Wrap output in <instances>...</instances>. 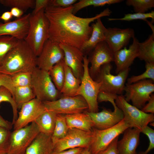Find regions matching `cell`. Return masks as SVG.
Instances as JSON below:
<instances>
[{
    "instance_id": "6da1fadb",
    "label": "cell",
    "mask_w": 154,
    "mask_h": 154,
    "mask_svg": "<svg viewBox=\"0 0 154 154\" xmlns=\"http://www.w3.org/2000/svg\"><path fill=\"white\" fill-rule=\"evenodd\" d=\"M73 5L65 7L48 6L44 10L49 23V39L59 44L71 46L81 49L90 37L91 23L99 18L109 16L112 13L106 8L95 16L82 18L72 13Z\"/></svg>"
},
{
    "instance_id": "7a4b0ae2",
    "label": "cell",
    "mask_w": 154,
    "mask_h": 154,
    "mask_svg": "<svg viewBox=\"0 0 154 154\" xmlns=\"http://www.w3.org/2000/svg\"><path fill=\"white\" fill-rule=\"evenodd\" d=\"M37 56L24 40L7 54L0 66V73L10 76L21 72H32L37 66Z\"/></svg>"
},
{
    "instance_id": "3957f363",
    "label": "cell",
    "mask_w": 154,
    "mask_h": 154,
    "mask_svg": "<svg viewBox=\"0 0 154 154\" xmlns=\"http://www.w3.org/2000/svg\"><path fill=\"white\" fill-rule=\"evenodd\" d=\"M44 10L31 14L28 31L24 39L37 57L49 38V23Z\"/></svg>"
},
{
    "instance_id": "277c9868",
    "label": "cell",
    "mask_w": 154,
    "mask_h": 154,
    "mask_svg": "<svg viewBox=\"0 0 154 154\" xmlns=\"http://www.w3.org/2000/svg\"><path fill=\"white\" fill-rule=\"evenodd\" d=\"M31 86L36 98L42 102L54 101L62 96L52 82L48 71L37 67L32 72Z\"/></svg>"
},
{
    "instance_id": "5b68a950",
    "label": "cell",
    "mask_w": 154,
    "mask_h": 154,
    "mask_svg": "<svg viewBox=\"0 0 154 154\" xmlns=\"http://www.w3.org/2000/svg\"><path fill=\"white\" fill-rule=\"evenodd\" d=\"M112 68L110 63L104 64L94 80L101 82L100 91L120 95L123 91L130 69L129 68L114 75L111 73Z\"/></svg>"
},
{
    "instance_id": "8992f818",
    "label": "cell",
    "mask_w": 154,
    "mask_h": 154,
    "mask_svg": "<svg viewBox=\"0 0 154 154\" xmlns=\"http://www.w3.org/2000/svg\"><path fill=\"white\" fill-rule=\"evenodd\" d=\"M115 102L122 111L123 119L129 127L137 129L141 132L149 123L154 122V114L145 113L129 104L122 94L117 96Z\"/></svg>"
},
{
    "instance_id": "52a82bcc",
    "label": "cell",
    "mask_w": 154,
    "mask_h": 154,
    "mask_svg": "<svg viewBox=\"0 0 154 154\" xmlns=\"http://www.w3.org/2000/svg\"><path fill=\"white\" fill-rule=\"evenodd\" d=\"M83 63L84 74L76 96H81L86 101L88 107V111L98 112L99 109L97 96L102 83L95 81L90 76L89 72V62L86 55L84 56Z\"/></svg>"
},
{
    "instance_id": "ba28073f",
    "label": "cell",
    "mask_w": 154,
    "mask_h": 154,
    "mask_svg": "<svg viewBox=\"0 0 154 154\" xmlns=\"http://www.w3.org/2000/svg\"><path fill=\"white\" fill-rule=\"evenodd\" d=\"M154 82L151 80L146 79L131 84L127 83L123 90L125 99L128 102L131 101L133 106L141 110L154 92Z\"/></svg>"
},
{
    "instance_id": "9c48e42d",
    "label": "cell",
    "mask_w": 154,
    "mask_h": 154,
    "mask_svg": "<svg viewBox=\"0 0 154 154\" xmlns=\"http://www.w3.org/2000/svg\"><path fill=\"white\" fill-rule=\"evenodd\" d=\"M46 110L56 114H69L82 112L88 109V104L81 96H63L53 101L42 102Z\"/></svg>"
},
{
    "instance_id": "30bf717a",
    "label": "cell",
    "mask_w": 154,
    "mask_h": 154,
    "mask_svg": "<svg viewBox=\"0 0 154 154\" xmlns=\"http://www.w3.org/2000/svg\"><path fill=\"white\" fill-rule=\"evenodd\" d=\"M34 122L11 132L7 154H25L27 149L40 133Z\"/></svg>"
},
{
    "instance_id": "8fae6325",
    "label": "cell",
    "mask_w": 154,
    "mask_h": 154,
    "mask_svg": "<svg viewBox=\"0 0 154 154\" xmlns=\"http://www.w3.org/2000/svg\"><path fill=\"white\" fill-rule=\"evenodd\" d=\"M129 127L123 119L115 125L107 129L100 130L93 128V136L89 147L91 153L96 154L105 149L115 138Z\"/></svg>"
},
{
    "instance_id": "7c38bea8",
    "label": "cell",
    "mask_w": 154,
    "mask_h": 154,
    "mask_svg": "<svg viewBox=\"0 0 154 154\" xmlns=\"http://www.w3.org/2000/svg\"><path fill=\"white\" fill-rule=\"evenodd\" d=\"M93 135L92 129L87 131L75 128L69 129L66 135L54 144L53 151H60L79 147H89Z\"/></svg>"
},
{
    "instance_id": "4fadbf2b",
    "label": "cell",
    "mask_w": 154,
    "mask_h": 154,
    "mask_svg": "<svg viewBox=\"0 0 154 154\" xmlns=\"http://www.w3.org/2000/svg\"><path fill=\"white\" fill-rule=\"evenodd\" d=\"M64 52L59 44L48 39L36 59L37 66L48 71L55 64L64 60Z\"/></svg>"
},
{
    "instance_id": "5bb4252c",
    "label": "cell",
    "mask_w": 154,
    "mask_h": 154,
    "mask_svg": "<svg viewBox=\"0 0 154 154\" xmlns=\"http://www.w3.org/2000/svg\"><path fill=\"white\" fill-rule=\"evenodd\" d=\"M89 54L88 59L91 64L89 72L94 80L102 66L113 62L114 52L104 40L98 43Z\"/></svg>"
},
{
    "instance_id": "9a60e30c",
    "label": "cell",
    "mask_w": 154,
    "mask_h": 154,
    "mask_svg": "<svg viewBox=\"0 0 154 154\" xmlns=\"http://www.w3.org/2000/svg\"><path fill=\"white\" fill-rule=\"evenodd\" d=\"M13 124L14 130L25 127L34 122L45 110L43 102L35 98L23 104Z\"/></svg>"
},
{
    "instance_id": "2e32d148",
    "label": "cell",
    "mask_w": 154,
    "mask_h": 154,
    "mask_svg": "<svg viewBox=\"0 0 154 154\" xmlns=\"http://www.w3.org/2000/svg\"><path fill=\"white\" fill-rule=\"evenodd\" d=\"M86 112L93 123L94 128L102 130L111 128L123 119V112L118 108L114 109L113 111L110 109L104 108L100 112Z\"/></svg>"
},
{
    "instance_id": "e0dca14e",
    "label": "cell",
    "mask_w": 154,
    "mask_h": 154,
    "mask_svg": "<svg viewBox=\"0 0 154 154\" xmlns=\"http://www.w3.org/2000/svg\"><path fill=\"white\" fill-rule=\"evenodd\" d=\"M134 37L135 31L132 28L109 27L105 32L104 41L114 52L126 47Z\"/></svg>"
},
{
    "instance_id": "ac0fdd59",
    "label": "cell",
    "mask_w": 154,
    "mask_h": 154,
    "mask_svg": "<svg viewBox=\"0 0 154 154\" xmlns=\"http://www.w3.org/2000/svg\"><path fill=\"white\" fill-rule=\"evenodd\" d=\"M31 15L28 13L7 23L0 22V37L9 36L18 40H24L28 31Z\"/></svg>"
},
{
    "instance_id": "d6986e66",
    "label": "cell",
    "mask_w": 154,
    "mask_h": 154,
    "mask_svg": "<svg viewBox=\"0 0 154 154\" xmlns=\"http://www.w3.org/2000/svg\"><path fill=\"white\" fill-rule=\"evenodd\" d=\"M133 39V42L128 48L125 47L114 52L113 62L116 66V74L129 68L138 56L139 42L135 37Z\"/></svg>"
},
{
    "instance_id": "ffe728a7",
    "label": "cell",
    "mask_w": 154,
    "mask_h": 154,
    "mask_svg": "<svg viewBox=\"0 0 154 154\" xmlns=\"http://www.w3.org/2000/svg\"><path fill=\"white\" fill-rule=\"evenodd\" d=\"M64 53V60L74 75L81 79L83 75L84 54L80 49L69 45L59 44Z\"/></svg>"
},
{
    "instance_id": "44dd1931",
    "label": "cell",
    "mask_w": 154,
    "mask_h": 154,
    "mask_svg": "<svg viewBox=\"0 0 154 154\" xmlns=\"http://www.w3.org/2000/svg\"><path fill=\"white\" fill-rule=\"evenodd\" d=\"M141 133L136 128L126 129L123 133L122 139L117 142L119 154H137L136 151L139 144Z\"/></svg>"
},
{
    "instance_id": "7402d4cb",
    "label": "cell",
    "mask_w": 154,
    "mask_h": 154,
    "mask_svg": "<svg viewBox=\"0 0 154 154\" xmlns=\"http://www.w3.org/2000/svg\"><path fill=\"white\" fill-rule=\"evenodd\" d=\"M91 26L92 28L91 36L80 49L84 55H87L98 43L105 40V33L106 28L103 24L101 18L97 19Z\"/></svg>"
},
{
    "instance_id": "603a6c76",
    "label": "cell",
    "mask_w": 154,
    "mask_h": 154,
    "mask_svg": "<svg viewBox=\"0 0 154 154\" xmlns=\"http://www.w3.org/2000/svg\"><path fill=\"white\" fill-rule=\"evenodd\" d=\"M51 136L40 132L27 148L25 154H50L54 145Z\"/></svg>"
},
{
    "instance_id": "cb8c5ba5",
    "label": "cell",
    "mask_w": 154,
    "mask_h": 154,
    "mask_svg": "<svg viewBox=\"0 0 154 154\" xmlns=\"http://www.w3.org/2000/svg\"><path fill=\"white\" fill-rule=\"evenodd\" d=\"M69 129L75 128L90 131L94 127L93 123L86 111L84 112L65 115Z\"/></svg>"
},
{
    "instance_id": "d4e9b609",
    "label": "cell",
    "mask_w": 154,
    "mask_h": 154,
    "mask_svg": "<svg viewBox=\"0 0 154 154\" xmlns=\"http://www.w3.org/2000/svg\"><path fill=\"white\" fill-rule=\"evenodd\" d=\"M65 78L62 88L60 91L63 96L73 97L76 96L81 83V79L77 78L71 69L64 61Z\"/></svg>"
},
{
    "instance_id": "484cf974",
    "label": "cell",
    "mask_w": 154,
    "mask_h": 154,
    "mask_svg": "<svg viewBox=\"0 0 154 154\" xmlns=\"http://www.w3.org/2000/svg\"><path fill=\"white\" fill-rule=\"evenodd\" d=\"M57 114L45 110L35 120L40 132L48 135H51L54 128Z\"/></svg>"
},
{
    "instance_id": "4316f807",
    "label": "cell",
    "mask_w": 154,
    "mask_h": 154,
    "mask_svg": "<svg viewBox=\"0 0 154 154\" xmlns=\"http://www.w3.org/2000/svg\"><path fill=\"white\" fill-rule=\"evenodd\" d=\"M145 41L139 43L137 58L145 63H154V31Z\"/></svg>"
},
{
    "instance_id": "83f0119b",
    "label": "cell",
    "mask_w": 154,
    "mask_h": 154,
    "mask_svg": "<svg viewBox=\"0 0 154 154\" xmlns=\"http://www.w3.org/2000/svg\"><path fill=\"white\" fill-rule=\"evenodd\" d=\"M13 98L19 108L36 96L32 87L25 86L15 87Z\"/></svg>"
},
{
    "instance_id": "f1b7e54d",
    "label": "cell",
    "mask_w": 154,
    "mask_h": 154,
    "mask_svg": "<svg viewBox=\"0 0 154 154\" xmlns=\"http://www.w3.org/2000/svg\"><path fill=\"white\" fill-rule=\"evenodd\" d=\"M64 60L55 64L48 71L49 75L56 88L60 92L65 78Z\"/></svg>"
},
{
    "instance_id": "f546056e",
    "label": "cell",
    "mask_w": 154,
    "mask_h": 154,
    "mask_svg": "<svg viewBox=\"0 0 154 154\" xmlns=\"http://www.w3.org/2000/svg\"><path fill=\"white\" fill-rule=\"evenodd\" d=\"M68 129L65 115L57 114L54 128L51 136L54 145L66 135Z\"/></svg>"
},
{
    "instance_id": "4dcf8cb0",
    "label": "cell",
    "mask_w": 154,
    "mask_h": 154,
    "mask_svg": "<svg viewBox=\"0 0 154 154\" xmlns=\"http://www.w3.org/2000/svg\"><path fill=\"white\" fill-rule=\"evenodd\" d=\"M122 0H80L73 5L72 13L75 14L81 9L90 6H103L120 3Z\"/></svg>"
},
{
    "instance_id": "1f68e13d",
    "label": "cell",
    "mask_w": 154,
    "mask_h": 154,
    "mask_svg": "<svg viewBox=\"0 0 154 154\" xmlns=\"http://www.w3.org/2000/svg\"><path fill=\"white\" fill-rule=\"evenodd\" d=\"M19 40L9 36L0 37V66L7 54L16 45Z\"/></svg>"
},
{
    "instance_id": "d6a6232c",
    "label": "cell",
    "mask_w": 154,
    "mask_h": 154,
    "mask_svg": "<svg viewBox=\"0 0 154 154\" xmlns=\"http://www.w3.org/2000/svg\"><path fill=\"white\" fill-rule=\"evenodd\" d=\"M3 102H8L11 105L13 112L12 123L13 125L18 117V108L12 93L8 89L4 86L0 87V103Z\"/></svg>"
},
{
    "instance_id": "836d02e7",
    "label": "cell",
    "mask_w": 154,
    "mask_h": 154,
    "mask_svg": "<svg viewBox=\"0 0 154 154\" xmlns=\"http://www.w3.org/2000/svg\"><path fill=\"white\" fill-rule=\"evenodd\" d=\"M125 3L132 6L135 13H146L154 7V0H127Z\"/></svg>"
},
{
    "instance_id": "e575fe53",
    "label": "cell",
    "mask_w": 154,
    "mask_h": 154,
    "mask_svg": "<svg viewBox=\"0 0 154 154\" xmlns=\"http://www.w3.org/2000/svg\"><path fill=\"white\" fill-rule=\"evenodd\" d=\"M35 0H0V3L6 7H16L24 12L30 8H34Z\"/></svg>"
},
{
    "instance_id": "d590c367",
    "label": "cell",
    "mask_w": 154,
    "mask_h": 154,
    "mask_svg": "<svg viewBox=\"0 0 154 154\" xmlns=\"http://www.w3.org/2000/svg\"><path fill=\"white\" fill-rule=\"evenodd\" d=\"M145 70L138 75H133L127 79V83L131 84L146 79H151L154 81V63L146 62Z\"/></svg>"
},
{
    "instance_id": "8d00e7d4",
    "label": "cell",
    "mask_w": 154,
    "mask_h": 154,
    "mask_svg": "<svg viewBox=\"0 0 154 154\" xmlns=\"http://www.w3.org/2000/svg\"><path fill=\"white\" fill-rule=\"evenodd\" d=\"M11 76L14 87L31 86L32 72H20Z\"/></svg>"
},
{
    "instance_id": "74e56055",
    "label": "cell",
    "mask_w": 154,
    "mask_h": 154,
    "mask_svg": "<svg viewBox=\"0 0 154 154\" xmlns=\"http://www.w3.org/2000/svg\"><path fill=\"white\" fill-rule=\"evenodd\" d=\"M148 18H151L152 19V23H153L154 20V11H152L148 13H127L125 14L124 17L121 18H108V20L109 21L117 20L130 21L137 20H142L146 21L147 19Z\"/></svg>"
},
{
    "instance_id": "f35d334b",
    "label": "cell",
    "mask_w": 154,
    "mask_h": 154,
    "mask_svg": "<svg viewBox=\"0 0 154 154\" xmlns=\"http://www.w3.org/2000/svg\"><path fill=\"white\" fill-rule=\"evenodd\" d=\"M10 130L0 126V154H7L10 143Z\"/></svg>"
},
{
    "instance_id": "ab89813d",
    "label": "cell",
    "mask_w": 154,
    "mask_h": 154,
    "mask_svg": "<svg viewBox=\"0 0 154 154\" xmlns=\"http://www.w3.org/2000/svg\"><path fill=\"white\" fill-rule=\"evenodd\" d=\"M141 133L147 136L149 143L147 148L145 151L140 152L138 154H148L154 148V130L147 125L142 130Z\"/></svg>"
},
{
    "instance_id": "60d3db41",
    "label": "cell",
    "mask_w": 154,
    "mask_h": 154,
    "mask_svg": "<svg viewBox=\"0 0 154 154\" xmlns=\"http://www.w3.org/2000/svg\"><path fill=\"white\" fill-rule=\"evenodd\" d=\"M118 95L102 91H100L97 96V101L98 102H109L112 105L114 109L117 108L116 106L115 100Z\"/></svg>"
},
{
    "instance_id": "b9f144b4",
    "label": "cell",
    "mask_w": 154,
    "mask_h": 154,
    "mask_svg": "<svg viewBox=\"0 0 154 154\" xmlns=\"http://www.w3.org/2000/svg\"><path fill=\"white\" fill-rule=\"evenodd\" d=\"M4 86L8 89L13 96L15 89L11 76L0 73V87Z\"/></svg>"
},
{
    "instance_id": "7bdbcfd3",
    "label": "cell",
    "mask_w": 154,
    "mask_h": 154,
    "mask_svg": "<svg viewBox=\"0 0 154 154\" xmlns=\"http://www.w3.org/2000/svg\"><path fill=\"white\" fill-rule=\"evenodd\" d=\"M76 0H50L49 6L65 8L73 5Z\"/></svg>"
},
{
    "instance_id": "ee69618b",
    "label": "cell",
    "mask_w": 154,
    "mask_h": 154,
    "mask_svg": "<svg viewBox=\"0 0 154 154\" xmlns=\"http://www.w3.org/2000/svg\"><path fill=\"white\" fill-rule=\"evenodd\" d=\"M118 138H115L105 149L96 154H119L117 147Z\"/></svg>"
},
{
    "instance_id": "f6af8a7d",
    "label": "cell",
    "mask_w": 154,
    "mask_h": 154,
    "mask_svg": "<svg viewBox=\"0 0 154 154\" xmlns=\"http://www.w3.org/2000/svg\"><path fill=\"white\" fill-rule=\"evenodd\" d=\"M50 0H35L34 9L31 15L37 13L49 6Z\"/></svg>"
},
{
    "instance_id": "bcb514c9",
    "label": "cell",
    "mask_w": 154,
    "mask_h": 154,
    "mask_svg": "<svg viewBox=\"0 0 154 154\" xmlns=\"http://www.w3.org/2000/svg\"><path fill=\"white\" fill-rule=\"evenodd\" d=\"M148 102L141 109L143 112L146 113H154V94H152Z\"/></svg>"
},
{
    "instance_id": "7dc6e473",
    "label": "cell",
    "mask_w": 154,
    "mask_h": 154,
    "mask_svg": "<svg viewBox=\"0 0 154 154\" xmlns=\"http://www.w3.org/2000/svg\"><path fill=\"white\" fill-rule=\"evenodd\" d=\"M83 149L84 148L79 147L60 151H52L50 154H81Z\"/></svg>"
},
{
    "instance_id": "c3c4849f",
    "label": "cell",
    "mask_w": 154,
    "mask_h": 154,
    "mask_svg": "<svg viewBox=\"0 0 154 154\" xmlns=\"http://www.w3.org/2000/svg\"><path fill=\"white\" fill-rule=\"evenodd\" d=\"M10 12L13 17H15L17 19L22 17L24 13V11L16 7L11 8Z\"/></svg>"
},
{
    "instance_id": "681fc988",
    "label": "cell",
    "mask_w": 154,
    "mask_h": 154,
    "mask_svg": "<svg viewBox=\"0 0 154 154\" xmlns=\"http://www.w3.org/2000/svg\"><path fill=\"white\" fill-rule=\"evenodd\" d=\"M13 125L12 123L5 120L0 115V126L10 130Z\"/></svg>"
},
{
    "instance_id": "f907efd6",
    "label": "cell",
    "mask_w": 154,
    "mask_h": 154,
    "mask_svg": "<svg viewBox=\"0 0 154 154\" xmlns=\"http://www.w3.org/2000/svg\"><path fill=\"white\" fill-rule=\"evenodd\" d=\"M13 16L10 11H7L3 13L0 16V19L4 21V23L11 21Z\"/></svg>"
},
{
    "instance_id": "816d5d0a",
    "label": "cell",
    "mask_w": 154,
    "mask_h": 154,
    "mask_svg": "<svg viewBox=\"0 0 154 154\" xmlns=\"http://www.w3.org/2000/svg\"><path fill=\"white\" fill-rule=\"evenodd\" d=\"M81 154H91L89 151V147L84 148Z\"/></svg>"
},
{
    "instance_id": "f5cc1de1",
    "label": "cell",
    "mask_w": 154,
    "mask_h": 154,
    "mask_svg": "<svg viewBox=\"0 0 154 154\" xmlns=\"http://www.w3.org/2000/svg\"><path fill=\"white\" fill-rule=\"evenodd\" d=\"M150 125L152 126H154V122H151L150 123Z\"/></svg>"
}]
</instances>
